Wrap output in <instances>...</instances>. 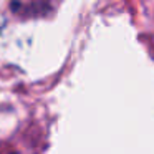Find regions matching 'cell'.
Here are the masks:
<instances>
[]
</instances>
